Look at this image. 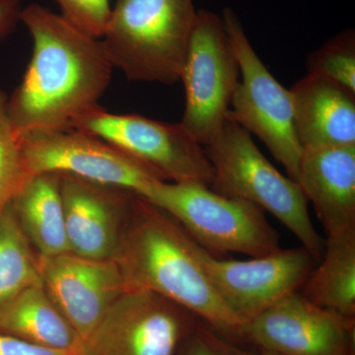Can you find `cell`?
<instances>
[{
  "label": "cell",
  "instance_id": "6da1fadb",
  "mask_svg": "<svg viewBox=\"0 0 355 355\" xmlns=\"http://www.w3.org/2000/svg\"><path fill=\"white\" fill-rule=\"evenodd\" d=\"M20 21L31 34L33 53L22 81L8 97L9 118L19 135L67 130L98 106L114 67L102 41L46 7L30 4Z\"/></svg>",
  "mask_w": 355,
  "mask_h": 355
},
{
  "label": "cell",
  "instance_id": "7a4b0ae2",
  "mask_svg": "<svg viewBox=\"0 0 355 355\" xmlns=\"http://www.w3.org/2000/svg\"><path fill=\"white\" fill-rule=\"evenodd\" d=\"M197 246L170 214L135 195L116 261L127 288L155 292L222 335L243 336L244 322L210 282Z\"/></svg>",
  "mask_w": 355,
  "mask_h": 355
},
{
  "label": "cell",
  "instance_id": "3957f363",
  "mask_svg": "<svg viewBox=\"0 0 355 355\" xmlns=\"http://www.w3.org/2000/svg\"><path fill=\"white\" fill-rule=\"evenodd\" d=\"M195 0H118L102 44L128 80L173 84L197 21Z\"/></svg>",
  "mask_w": 355,
  "mask_h": 355
},
{
  "label": "cell",
  "instance_id": "277c9868",
  "mask_svg": "<svg viewBox=\"0 0 355 355\" xmlns=\"http://www.w3.org/2000/svg\"><path fill=\"white\" fill-rule=\"evenodd\" d=\"M203 149L214 169L212 190L270 212L314 258H322L324 241L311 220L300 184L282 175L263 156L245 128L227 116Z\"/></svg>",
  "mask_w": 355,
  "mask_h": 355
},
{
  "label": "cell",
  "instance_id": "5b68a950",
  "mask_svg": "<svg viewBox=\"0 0 355 355\" xmlns=\"http://www.w3.org/2000/svg\"><path fill=\"white\" fill-rule=\"evenodd\" d=\"M142 198L170 214L209 253L256 258L282 249L279 236L261 207L222 196L207 184L156 180Z\"/></svg>",
  "mask_w": 355,
  "mask_h": 355
},
{
  "label": "cell",
  "instance_id": "8992f818",
  "mask_svg": "<svg viewBox=\"0 0 355 355\" xmlns=\"http://www.w3.org/2000/svg\"><path fill=\"white\" fill-rule=\"evenodd\" d=\"M239 64L237 84L228 116L261 140L273 157L297 182L303 148L294 125L291 91L268 71L254 51L237 14L230 7L221 16Z\"/></svg>",
  "mask_w": 355,
  "mask_h": 355
},
{
  "label": "cell",
  "instance_id": "52a82bcc",
  "mask_svg": "<svg viewBox=\"0 0 355 355\" xmlns=\"http://www.w3.org/2000/svg\"><path fill=\"white\" fill-rule=\"evenodd\" d=\"M239 64L221 16L198 10L180 80L184 87L181 125L198 144H209L227 120L239 83Z\"/></svg>",
  "mask_w": 355,
  "mask_h": 355
},
{
  "label": "cell",
  "instance_id": "ba28073f",
  "mask_svg": "<svg viewBox=\"0 0 355 355\" xmlns=\"http://www.w3.org/2000/svg\"><path fill=\"white\" fill-rule=\"evenodd\" d=\"M70 128L106 140L163 181L210 186L214 180V169L205 149L180 123H162L139 114H112L98 105L72 121Z\"/></svg>",
  "mask_w": 355,
  "mask_h": 355
},
{
  "label": "cell",
  "instance_id": "9c48e42d",
  "mask_svg": "<svg viewBox=\"0 0 355 355\" xmlns=\"http://www.w3.org/2000/svg\"><path fill=\"white\" fill-rule=\"evenodd\" d=\"M193 316L155 292L127 288L84 340L81 355H176Z\"/></svg>",
  "mask_w": 355,
  "mask_h": 355
},
{
  "label": "cell",
  "instance_id": "30bf717a",
  "mask_svg": "<svg viewBox=\"0 0 355 355\" xmlns=\"http://www.w3.org/2000/svg\"><path fill=\"white\" fill-rule=\"evenodd\" d=\"M31 176L41 173L73 175L118 187L144 197L159 179L148 168L100 137L76 128L36 130L20 135Z\"/></svg>",
  "mask_w": 355,
  "mask_h": 355
},
{
  "label": "cell",
  "instance_id": "8fae6325",
  "mask_svg": "<svg viewBox=\"0 0 355 355\" xmlns=\"http://www.w3.org/2000/svg\"><path fill=\"white\" fill-rule=\"evenodd\" d=\"M197 251L219 295L245 324L282 298L300 291L316 260L303 247L279 249L247 261L219 260L198 244Z\"/></svg>",
  "mask_w": 355,
  "mask_h": 355
},
{
  "label": "cell",
  "instance_id": "7c38bea8",
  "mask_svg": "<svg viewBox=\"0 0 355 355\" xmlns=\"http://www.w3.org/2000/svg\"><path fill=\"white\" fill-rule=\"evenodd\" d=\"M243 336L280 355H354V318L319 307L299 291L248 321Z\"/></svg>",
  "mask_w": 355,
  "mask_h": 355
},
{
  "label": "cell",
  "instance_id": "4fadbf2b",
  "mask_svg": "<svg viewBox=\"0 0 355 355\" xmlns=\"http://www.w3.org/2000/svg\"><path fill=\"white\" fill-rule=\"evenodd\" d=\"M38 258L44 289L84 342L127 291L118 261L93 260L70 252Z\"/></svg>",
  "mask_w": 355,
  "mask_h": 355
},
{
  "label": "cell",
  "instance_id": "5bb4252c",
  "mask_svg": "<svg viewBox=\"0 0 355 355\" xmlns=\"http://www.w3.org/2000/svg\"><path fill=\"white\" fill-rule=\"evenodd\" d=\"M69 252L93 260H116L130 209L132 191L60 174Z\"/></svg>",
  "mask_w": 355,
  "mask_h": 355
},
{
  "label": "cell",
  "instance_id": "9a60e30c",
  "mask_svg": "<svg viewBox=\"0 0 355 355\" xmlns=\"http://www.w3.org/2000/svg\"><path fill=\"white\" fill-rule=\"evenodd\" d=\"M297 183L327 236L355 227V144L303 150Z\"/></svg>",
  "mask_w": 355,
  "mask_h": 355
},
{
  "label": "cell",
  "instance_id": "2e32d148",
  "mask_svg": "<svg viewBox=\"0 0 355 355\" xmlns=\"http://www.w3.org/2000/svg\"><path fill=\"white\" fill-rule=\"evenodd\" d=\"M294 125L303 150L355 144V94L307 74L291 89Z\"/></svg>",
  "mask_w": 355,
  "mask_h": 355
},
{
  "label": "cell",
  "instance_id": "e0dca14e",
  "mask_svg": "<svg viewBox=\"0 0 355 355\" xmlns=\"http://www.w3.org/2000/svg\"><path fill=\"white\" fill-rule=\"evenodd\" d=\"M0 331L33 345L81 355L83 340L39 282L0 312Z\"/></svg>",
  "mask_w": 355,
  "mask_h": 355
},
{
  "label": "cell",
  "instance_id": "ac0fdd59",
  "mask_svg": "<svg viewBox=\"0 0 355 355\" xmlns=\"http://www.w3.org/2000/svg\"><path fill=\"white\" fill-rule=\"evenodd\" d=\"M10 205L26 238L39 257L69 252L60 174L33 175Z\"/></svg>",
  "mask_w": 355,
  "mask_h": 355
},
{
  "label": "cell",
  "instance_id": "d6986e66",
  "mask_svg": "<svg viewBox=\"0 0 355 355\" xmlns=\"http://www.w3.org/2000/svg\"><path fill=\"white\" fill-rule=\"evenodd\" d=\"M322 257L301 294L319 307L355 318V227L328 236Z\"/></svg>",
  "mask_w": 355,
  "mask_h": 355
},
{
  "label": "cell",
  "instance_id": "ffe728a7",
  "mask_svg": "<svg viewBox=\"0 0 355 355\" xmlns=\"http://www.w3.org/2000/svg\"><path fill=\"white\" fill-rule=\"evenodd\" d=\"M41 280L38 254L9 203L0 212V312L25 289Z\"/></svg>",
  "mask_w": 355,
  "mask_h": 355
},
{
  "label": "cell",
  "instance_id": "44dd1931",
  "mask_svg": "<svg viewBox=\"0 0 355 355\" xmlns=\"http://www.w3.org/2000/svg\"><path fill=\"white\" fill-rule=\"evenodd\" d=\"M8 96L0 89V212L31 177L26 166L20 135L7 111Z\"/></svg>",
  "mask_w": 355,
  "mask_h": 355
},
{
  "label": "cell",
  "instance_id": "7402d4cb",
  "mask_svg": "<svg viewBox=\"0 0 355 355\" xmlns=\"http://www.w3.org/2000/svg\"><path fill=\"white\" fill-rule=\"evenodd\" d=\"M308 74L322 77L355 94V32L347 29L313 51Z\"/></svg>",
  "mask_w": 355,
  "mask_h": 355
},
{
  "label": "cell",
  "instance_id": "603a6c76",
  "mask_svg": "<svg viewBox=\"0 0 355 355\" xmlns=\"http://www.w3.org/2000/svg\"><path fill=\"white\" fill-rule=\"evenodd\" d=\"M60 15L86 34L99 39L104 36L111 17L109 0H55Z\"/></svg>",
  "mask_w": 355,
  "mask_h": 355
},
{
  "label": "cell",
  "instance_id": "cb8c5ba5",
  "mask_svg": "<svg viewBox=\"0 0 355 355\" xmlns=\"http://www.w3.org/2000/svg\"><path fill=\"white\" fill-rule=\"evenodd\" d=\"M179 355H249L220 340L211 331L193 329L184 338Z\"/></svg>",
  "mask_w": 355,
  "mask_h": 355
},
{
  "label": "cell",
  "instance_id": "d4e9b609",
  "mask_svg": "<svg viewBox=\"0 0 355 355\" xmlns=\"http://www.w3.org/2000/svg\"><path fill=\"white\" fill-rule=\"evenodd\" d=\"M0 355H69L33 345L0 331Z\"/></svg>",
  "mask_w": 355,
  "mask_h": 355
},
{
  "label": "cell",
  "instance_id": "484cf974",
  "mask_svg": "<svg viewBox=\"0 0 355 355\" xmlns=\"http://www.w3.org/2000/svg\"><path fill=\"white\" fill-rule=\"evenodd\" d=\"M24 0H0V42L13 31L20 21Z\"/></svg>",
  "mask_w": 355,
  "mask_h": 355
},
{
  "label": "cell",
  "instance_id": "4316f807",
  "mask_svg": "<svg viewBox=\"0 0 355 355\" xmlns=\"http://www.w3.org/2000/svg\"><path fill=\"white\" fill-rule=\"evenodd\" d=\"M260 355H280L279 354H275V352H266V350H263Z\"/></svg>",
  "mask_w": 355,
  "mask_h": 355
}]
</instances>
